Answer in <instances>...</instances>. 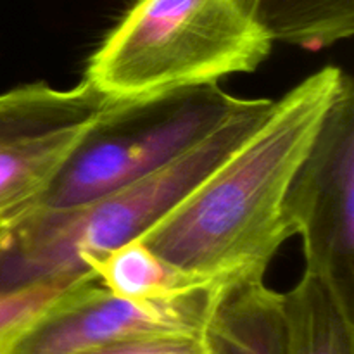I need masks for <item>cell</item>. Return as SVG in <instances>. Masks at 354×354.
<instances>
[{"label": "cell", "mask_w": 354, "mask_h": 354, "mask_svg": "<svg viewBox=\"0 0 354 354\" xmlns=\"http://www.w3.org/2000/svg\"><path fill=\"white\" fill-rule=\"evenodd\" d=\"M344 76L327 66L275 100L266 120L138 241L204 282L265 277L292 237L287 190Z\"/></svg>", "instance_id": "1"}, {"label": "cell", "mask_w": 354, "mask_h": 354, "mask_svg": "<svg viewBox=\"0 0 354 354\" xmlns=\"http://www.w3.org/2000/svg\"><path fill=\"white\" fill-rule=\"evenodd\" d=\"M275 100L244 102L209 135L156 171L62 209L33 207L0 254V290L61 289L93 279L90 266L138 239L185 199L272 113Z\"/></svg>", "instance_id": "2"}, {"label": "cell", "mask_w": 354, "mask_h": 354, "mask_svg": "<svg viewBox=\"0 0 354 354\" xmlns=\"http://www.w3.org/2000/svg\"><path fill=\"white\" fill-rule=\"evenodd\" d=\"M272 47L239 0H135L83 80L113 102L151 99L256 71Z\"/></svg>", "instance_id": "3"}, {"label": "cell", "mask_w": 354, "mask_h": 354, "mask_svg": "<svg viewBox=\"0 0 354 354\" xmlns=\"http://www.w3.org/2000/svg\"><path fill=\"white\" fill-rule=\"evenodd\" d=\"M242 102L218 83L130 102L109 100L35 207L78 206L156 171L220 127Z\"/></svg>", "instance_id": "4"}, {"label": "cell", "mask_w": 354, "mask_h": 354, "mask_svg": "<svg viewBox=\"0 0 354 354\" xmlns=\"http://www.w3.org/2000/svg\"><path fill=\"white\" fill-rule=\"evenodd\" d=\"M283 214L306 272L354 308V83L346 73L289 190Z\"/></svg>", "instance_id": "5"}, {"label": "cell", "mask_w": 354, "mask_h": 354, "mask_svg": "<svg viewBox=\"0 0 354 354\" xmlns=\"http://www.w3.org/2000/svg\"><path fill=\"white\" fill-rule=\"evenodd\" d=\"M220 283L161 301H131L97 280L62 290L7 342L3 354H82L159 335H201Z\"/></svg>", "instance_id": "6"}, {"label": "cell", "mask_w": 354, "mask_h": 354, "mask_svg": "<svg viewBox=\"0 0 354 354\" xmlns=\"http://www.w3.org/2000/svg\"><path fill=\"white\" fill-rule=\"evenodd\" d=\"M109 100L83 80L0 93V220L30 213Z\"/></svg>", "instance_id": "7"}, {"label": "cell", "mask_w": 354, "mask_h": 354, "mask_svg": "<svg viewBox=\"0 0 354 354\" xmlns=\"http://www.w3.org/2000/svg\"><path fill=\"white\" fill-rule=\"evenodd\" d=\"M203 339L207 354H286L280 292L261 275L221 282Z\"/></svg>", "instance_id": "8"}, {"label": "cell", "mask_w": 354, "mask_h": 354, "mask_svg": "<svg viewBox=\"0 0 354 354\" xmlns=\"http://www.w3.org/2000/svg\"><path fill=\"white\" fill-rule=\"evenodd\" d=\"M280 304L286 354H354V308L320 277L304 270Z\"/></svg>", "instance_id": "9"}, {"label": "cell", "mask_w": 354, "mask_h": 354, "mask_svg": "<svg viewBox=\"0 0 354 354\" xmlns=\"http://www.w3.org/2000/svg\"><path fill=\"white\" fill-rule=\"evenodd\" d=\"M270 40L322 50L354 33V0H239Z\"/></svg>", "instance_id": "10"}, {"label": "cell", "mask_w": 354, "mask_h": 354, "mask_svg": "<svg viewBox=\"0 0 354 354\" xmlns=\"http://www.w3.org/2000/svg\"><path fill=\"white\" fill-rule=\"evenodd\" d=\"M107 290L131 301H161L214 286L182 272L138 239L100 256L90 266Z\"/></svg>", "instance_id": "11"}, {"label": "cell", "mask_w": 354, "mask_h": 354, "mask_svg": "<svg viewBox=\"0 0 354 354\" xmlns=\"http://www.w3.org/2000/svg\"><path fill=\"white\" fill-rule=\"evenodd\" d=\"M62 290L64 289L55 286L0 290V354H3L9 339L50 304Z\"/></svg>", "instance_id": "12"}, {"label": "cell", "mask_w": 354, "mask_h": 354, "mask_svg": "<svg viewBox=\"0 0 354 354\" xmlns=\"http://www.w3.org/2000/svg\"><path fill=\"white\" fill-rule=\"evenodd\" d=\"M82 354H207L201 335H159L104 346Z\"/></svg>", "instance_id": "13"}, {"label": "cell", "mask_w": 354, "mask_h": 354, "mask_svg": "<svg viewBox=\"0 0 354 354\" xmlns=\"http://www.w3.org/2000/svg\"><path fill=\"white\" fill-rule=\"evenodd\" d=\"M24 216H19V218H10V220H3L0 221V254L3 252V249H6L7 242H9L10 235H12L14 228H16V225L19 223L21 220H23Z\"/></svg>", "instance_id": "14"}, {"label": "cell", "mask_w": 354, "mask_h": 354, "mask_svg": "<svg viewBox=\"0 0 354 354\" xmlns=\"http://www.w3.org/2000/svg\"><path fill=\"white\" fill-rule=\"evenodd\" d=\"M6 220H10V218H6ZM0 221H3V220H0Z\"/></svg>", "instance_id": "15"}]
</instances>
